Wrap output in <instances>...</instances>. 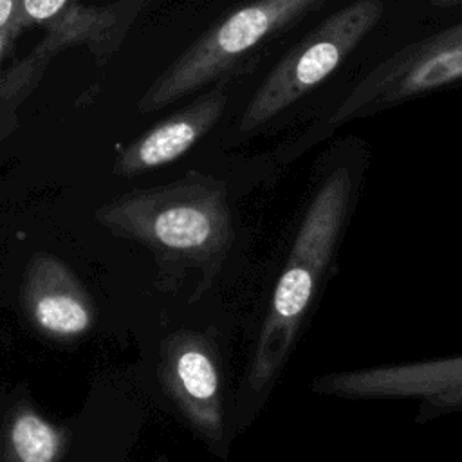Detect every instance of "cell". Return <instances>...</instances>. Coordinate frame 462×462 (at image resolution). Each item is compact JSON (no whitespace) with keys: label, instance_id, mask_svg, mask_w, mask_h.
<instances>
[{"label":"cell","instance_id":"cell-1","mask_svg":"<svg viewBox=\"0 0 462 462\" xmlns=\"http://www.w3.org/2000/svg\"><path fill=\"white\" fill-rule=\"evenodd\" d=\"M96 217L105 227L146 244L157 254L195 263L218 260L231 242L224 184L195 171L166 186L125 193L101 206Z\"/></svg>","mask_w":462,"mask_h":462},{"label":"cell","instance_id":"cell-2","mask_svg":"<svg viewBox=\"0 0 462 462\" xmlns=\"http://www.w3.org/2000/svg\"><path fill=\"white\" fill-rule=\"evenodd\" d=\"M321 0H253L208 29L143 94L141 114L161 110L202 87L226 79L242 61L307 14Z\"/></svg>","mask_w":462,"mask_h":462},{"label":"cell","instance_id":"cell-3","mask_svg":"<svg viewBox=\"0 0 462 462\" xmlns=\"http://www.w3.org/2000/svg\"><path fill=\"white\" fill-rule=\"evenodd\" d=\"M381 16V0H356L325 18L262 81L240 117V130L258 128L318 87L374 29Z\"/></svg>","mask_w":462,"mask_h":462},{"label":"cell","instance_id":"cell-4","mask_svg":"<svg viewBox=\"0 0 462 462\" xmlns=\"http://www.w3.org/2000/svg\"><path fill=\"white\" fill-rule=\"evenodd\" d=\"M161 377L168 397L208 442H222L220 377L206 337L175 332L162 345Z\"/></svg>","mask_w":462,"mask_h":462},{"label":"cell","instance_id":"cell-5","mask_svg":"<svg viewBox=\"0 0 462 462\" xmlns=\"http://www.w3.org/2000/svg\"><path fill=\"white\" fill-rule=\"evenodd\" d=\"M22 305L36 330L54 339L87 334L96 321V307L74 273L51 254H34L23 276Z\"/></svg>","mask_w":462,"mask_h":462},{"label":"cell","instance_id":"cell-6","mask_svg":"<svg viewBox=\"0 0 462 462\" xmlns=\"http://www.w3.org/2000/svg\"><path fill=\"white\" fill-rule=\"evenodd\" d=\"M226 106L227 92L222 85H217L132 141L117 155L114 171L132 177L173 162L215 126Z\"/></svg>","mask_w":462,"mask_h":462},{"label":"cell","instance_id":"cell-7","mask_svg":"<svg viewBox=\"0 0 462 462\" xmlns=\"http://www.w3.org/2000/svg\"><path fill=\"white\" fill-rule=\"evenodd\" d=\"M462 78V27L422 45L415 54L393 60L377 87H384L390 99L420 94Z\"/></svg>","mask_w":462,"mask_h":462},{"label":"cell","instance_id":"cell-8","mask_svg":"<svg viewBox=\"0 0 462 462\" xmlns=\"http://www.w3.org/2000/svg\"><path fill=\"white\" fill-rule=\"evenodd\" d=\"M69 431L45 420L29 404L18 402L5 417L0 462H61Z\"/></svg>","mask_w":462,"mask_h":462},{"label":"cell","instance_id":"cell-9","mask_svg":"<svg viewBox=\"0 0 462 462\" xmlns=\"http://www.w3.org/2000/svg\"><path fill=\"white\" fill-rule=\"evenodd\" d=\"M312 291V278L305 265H291L278 282L273 300V323L271 328L280 327V323L296 318L307 305ZM271 332V334H273Z\"/></svg>","mask_w":462,"mask_h":462},{"label":"cell","instance_id":"cell-10","mask_svg":"<svg viewBox=\"0 0 462 462\" xmlns=\"http://www.w3.org/2000/svg\"><path fill=\"white\" fill-rule=\"evenodd\" d=\"M70 0H20L18 11L9 25L13 32L56 18Z\"/></svg>","mask_w":462,"mask_h":462},{"label":"cell","instance_id":"cell-11","mask_svg":"<svg viewBox=\"0 0 462 462\" xmlns=\"http://www.w3.org/2000/svg\"><path fill=\"white\" fill-rule=\"evenodd\" d=\"M20 0H0V31L7 29L18 11Z\"/></svg>","mask_w":462,"mask_h":462},{"label":"cell","instance_id":"cell-12","mask_svg":"<svg viewBox=\"0 0 462 462\" xmlns=\"http://www.w3.org/2000/svg\"><path fill=\"white\" fill-rule=\"evenodd\" d=\"M13 31L7 27V29H2L0 31V58H2V54H4V51L7 49V43L11 42V38H13Z\"/></svg>","mask_w":462,"mask_h":462},{"label":"cell","instance_id":"cell-13","mask_svg":"<svg viewBox=\"0 0 462 462\" xmlns=\"http://www.w3.org/2000/svg\"><path fill=\"white\" fill-rule=\"evenodd\" d=\"M428 2L433 5H439V7H449V5L462 4V0H428Z\"/></svg>","mask_w":462,"mask_h":462}]
</instances>
